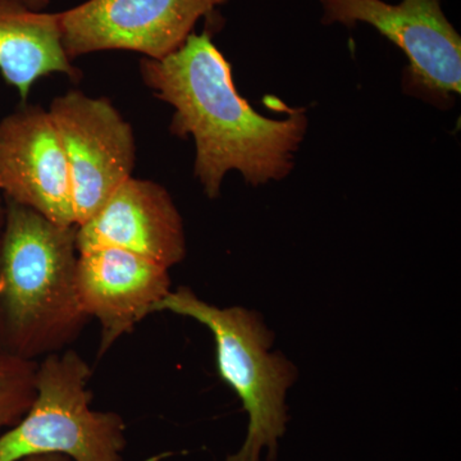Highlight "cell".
<instances>
[{
    "instance_id": "6da1fadb",
    "label": "cell",
    "mask_w": 461,
    "mask_h": 461,
    "mask_svg": "<svg viewBox=\"0 0 461 461\" xmlns=\"http://www.w3.org/2000/svg\"><path fill=\"white\" fill-rule=\"evenodd\" d=\"M211 30L190 33L162 59L144 58L140 74L154 95L175 109L173 135L194 139V173L206 196L217 199L230 171L241 173L251 186L287 177L308 118L303 108L290 109L286 120L258 113L236 90L232 67Z\"/></svg>"
},
{
    "instance_id": "7a4b0ae2",
    "label": "cell",
    "mask_w": 461,
    "mask_h": 461,
    "mask_svg": "<svg viewBox=\"0 0 461 461\" xmlns=\"http://www.w3.org/2000/svg\"><path fill=\"white\" fill-rule=\"evenodd\" d=\"M76 227L5 198L0 226V351L39 362L80 339Z\"/></svg>"
},
{
    "instance_id": "3957f363",
    "label": "cell",
    "mask_w": 461,
    "mask_h": 461,
    "mask_svg": "<svg viewBox=\"0 0 461 461\" xmlns=\"http://www.w3.org/2000/svg\"><path fill=\"white\" fill-rule=\"evenodd\" d=\"M158 312L191 318L211 330L220 377L241 400L249 424L244 444L224 461H276L286 433V393L296 378L294 364L269 353L273 333L256 312L242 306L218 308L199 299L189 287L171 291Z\"/></svg>"
},
{
    "instance_id": "277c9868",
    "label": "cell",
    "mask_w": 461,
    "mask_h": 461,
    "mask_svg": "<svg viewBox=\"0 0 461 461\" xmlns=\"http://www.w3.org/2000/svg\"><path fill=\"white\" fill-rule=\"evenodd\" d=\"M89 363L67 348L39 362L38 393L16 426L0 435V461L57 454L71 461H122L126 423L91 409Z\"/></svg>"
},
{
    "instance_id": "5b68a950",
    "label": "cell",
    "mask_w": 461,
    "mask_h": 461,
    "mask_svg": "<svg viewBox=\"0 0 461 461\" xmlns=\"http://www.w3.org/2000/svg\"><path fill=\"white\" fill-rule=\"evenodd\" d=\"M321 23L375 27L408 58L403 91L439 109L453 107L461 91V39L441 0H320Z\"/></svg>"
},
{
    "instance_id": "8992f818",
    "label": "cell",
    "mask_w": 461,
    "mask_h": 461,
    "mask_svg": "<svg viewBox=\"0 0 461 461\" xmlns=\"http://www.w3.org/2000/svg\"><path fill=\"white\" fill-rule=\"evenodd\" d=\"M71 182L75 224L89 221L132 176L136 141L131 124L107 98L80 90L57 96L48 109Z\"/></svg>"
},
{
    "instance_id": "52a82bcc",
    "label": "cell",
    "mask_w": 461,
    "mask_h": 461,
    "mask_svg": "<svg viewBox=\"0 0 461 461\" xmlns=\"http://www.w3.org/2000/svg\"><path fill=\"white\" fill-rule=\"evenodd\" d=\"M229 0H86L59 12L69 59L103 50H130L162 59L186 41L202 17Z\"/></svg>"
},
{
    "instance_id": "ba28073f",
    "label": "cell",
    "mask_w": 461,
    "mask_h": 461,
    "mask_svg": "<svg viewBox=\"0 0 461 461\" xmlns=\"http://www.w3.org/2000/svg\"><path fill=\"white\" fill-rule=\"evenodd\" d=\"M169 269L117 248L80 251L75 269L78 303L100 324L98 357L131 333L148 315L157 313L171 293Z\"/></svg>"
},
{
    "instance_id": "9c48e42d",
    "label": "cell",
    "mask_w": 461,
    "mask_h": 461,
    "mask_svg": "<svg viewBox=\"0 0 461 461\" xmlns=\"http://www.w3.org/2000/svg\"><path fill=\"white\" fill-rule=\"evenodd\" d=\"M0 193L51 222L76 227L68 167L50 112L25 105L0 121Z\"/></svg>"
},
{
    "instance_id": "30bf717a",
    "label": "cell",
    "mask_w": 461,
    "mask_h": 461,
    "mask_svg": "<svg viewBox=\"0 0 461 461\" xmlns=\"http://www.w3.org/2000/svg\"><path fill=\"white\" fill-rule=\"evenodd\" d=\"M76 248H117L166 268L186 256L184 222L168 191L130 177L86 222L76 227Z\"/></svg>"
},
{
    "instance_id": "8fae6325",
    "label": "cell",
    "mask_w": 461,
    "mask_h": 461,
    "mask_svg": "<svg viewBox=\"0 0 461 461\" xmlns=\"http://www.w3.org/2000/svg\"><path fill=\"white\" fill-rule=\"evenodd\" d=\"M0 74L23 102L44 76L80 77L63 48L58 14L35 11L23 0H0Z\"/></svg>"
},
{
    "instance_id": "7c38bea8",
    "label": "cell",
    "mask_w": 461,
    "mask_h": 461,
    "mask_svg": "<svg viewBox=\"0 0 461 461\" xmlns=\"http://www.w3.org/2000/svg\"><path fill=\"white\" fill-rule=\"evenodd\" d=\"M39 362L0 351V435L16 426L38 393Z\"/></svg>"
},
{
    "instance_id": "4fadbf2b",
    "label": "cell",
    "mask_w": 461,
    "mask_h": 461,
    "mask_svg": "<svg viewBox=\"0 0 461 461\" xmlns=\"http://www.w3.org/2000/svg\"><path fill=\"white\" fill-rule=\"evenodd\" d=\"M20 461H71L68 457L63 456V455L57 454H44L35 455V456L25 457V459Z\"/></svg>"
},
{
    "instance_id": "5bb4252c",
    "label": "cell",
    "mask_w": 461,
    "mask_h": 461,
    "mask_svg": "<svg viewBox=\"0 0 461 461\" xmlns=\"http://www.w3.org/2000/svg\"><path fill=\"white\" fill-rule=\"evenodd\" d=\"M30 8L35 9V11H42L48 5H50V0H23Z\"/></svg>"
},
{
    "instance_id": "9a60e30c",
    "label": "cell",
    "mask_w": 461,
    "mask_h": 461,
    "mask_svg": "<svg viewBox=\"0 0 461 461\" xmlns=\"http://www.w3.org/2000/svg\"><path fill=\"white\" fill-rule=\"evenodd\" d=\"M3 214H5V206H0V226L3 222Z\"/></svg>"
}]
</instances>
